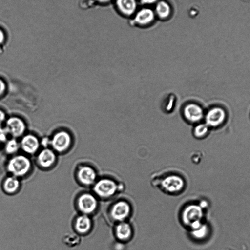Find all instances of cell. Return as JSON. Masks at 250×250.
I'll use <instances>...</instances> for the list:
<instances>
[{
	"instance_id": "e0dca14e",
	"label": "cell",
	"mask_w": 250,
	"mask_h": 250,
	"mask_svg": "<svg viewBox=\"0 0 250 250\" xmlns=\"http://www.w3.org/2000/svg\"><path fill=\"white\" fill-rule=\"evenodd\" d=\"M116 6L121 13L129 16L134 13L137 4L133 0H120L116 1Z\"/></svg>"
},
{
	"instance_id": "5bb4252c",
	"label": "cell",
	"mask_w": 250,
	"mask_h": 250,
	"mask_svg": "<svg viewBox=\"0 0 250 250\" xmlns=\"http://www.w3.org/2000/svg\"><path fill=\"white\" fill-rule=\"evenodd\" d=\"M115 236L120 241H127L132 234V228L129 224L123 221L119 222L115 228Z\"/></svg>"
},
{
	"instance_id": "7402d4cb",
	"label": "cell",
	"mask_w": 250,
	"mask_h": 250,
	"mask_svg": "<svg viewBox=\"0 0 250 250\" xmlns=\"http://www.w3.org/2000/svg\"><path fill=\"white\" fill-rule=\"evenodd\" d=\"M81 238L74 233H68L64 236L63 242L69 247H73L77 245L80 242Z\"/></svg>"
},
{
	"instance_id": "4fadbf2b",
	"label": "cell",
	"mask_w": 250,
	"mask_h": 250,
	"mask_svg": "<svg viewBox=\"0 0 250 250\" xmlns=\"http://www.w3.org/2000/svg\"><path fill=\"white\" fill-rule=\"evenodd\" d=\"M183 114L188 121L195 123L202 119L203 117V111L199 105L194 104H189L185 106Z\"/></svg>"
},
{
	"instance_id": "603a6c76",
	"label": "cell",
	"mask_w": 250,
	"mask_h": 250,
	"mask_svg": "<svg viewBox=\"0 0 250 250\" xmlns=\"http://www.w3.org/2000/svg\"><path fill=\"white\" fill-rule=\"evenodd\" d=\"M208 129V126L206 124H199L194 129V134L197 137H201L207 133Z\"/></svg>"
},
{
	"instance_id": "ffe728a7",
	"label": "cell",
	"mask_w": 250,
	"mask_h": 250,
	"mask_svg": "<svg viewBox=\"0 0 250 250\" xmlns=\"http://www.w3.org/2000/svg\"><path fill=\"white\" fill-rule=\"evenodd\" d=\"M20 148V142L16 138H11L5 142L4 150L9 155L15 154Z\"/></svg>"
},
{
	"instance_id": "4316f807",
	"label": "cell",
	"mask_w": 250,
	"mask_h": 250,
	"mask_svg": "<svg viewBox=\"0 0 250 250\" xmlns=\"http://www.w3.org/2000/svg\"><path fill=\"white\" fill-rule=\"evenodd\" d=\"M5 121V114L2 110L0 109V127L2 126L3 123Z\"/></svg>"
},
{
	"instance_id": "9c48e42d",
	"label": "cell",
	"mask_w": 250,
	"mask_h": 250,
	"mask_svg": "<svg viewBox=\"0 0 250 250\" xmlns=\"http://www.w3.org/2000/svg\"><path fill=\"white\" fill-rule=\"evenodd\" d=\"M163 188L167 192H177L181 191L184 186L183 179L177 175H170L165 178L161 183Z\"/></svg>"
},
{
	"instance_id": "ac0fdd59",
	"label": "cell",
	"mask_w": 250,
	"mask_h": 250,
	"mask_svg": "<svg viewBox=\"0 0 250 250\" xmlns=\"http://www.w3.org/2000/svg\"><path fill=\"white\" fill-rule=\"evenodd\" d=\"M20 185L19 179L13 176L6 177L3 183V189L8 194H12L16 192Z\"/></svg>"
},
{
	"instance_id": "8992f818",
	"label": "cell",
	"mask_w": 250,
	"mask_h": 250,
	"mask_svg": "<svg viewBox=\"0 0 250 250\" xmlns=\"http://www.w3.org/2000/svg\"><path fill=\"white\" fill-rule=\"evenodd\" d=\"M77 205L83 214L88 215L94 212L97 209L98 202L95 196L89 193L80 195L77 200Z\"/></svg>"
},
{
	"instance_id": "f1b7e54d",
	"label": "cell",
	"mask_w": 250,
	"mask_h": 250,
	"mask_svg": "<svg viewBox=\"0 0 250 250\" xmlns=\"http://www.w3.org/2000/svg\"><path fill=\"white\" fill-rule=\"evenodd\" d=\"M155 2V1H154V0H152V1H150V0H148V1H142V2L143 3H149V4H150V3H152L153 2Z\"/></svg>"
},
{
	"instance_id": "2e32d148",
	"label": "cell",
	"mask_w": 250,
	"mask_h": 250,
	"mask_svg": "<svg viewBox=\"0 0 250 250\" xmlns=\"http://www.w3.org/2000/svg\"><path fill=\"white\" fill-rule=\"evenodd\" d=\"M154 19L153 11L149 8H143L136 14L134 21L140 25H146L153 21Z\"/></svg>"
},
{
	"instance_id": "3957f363",
	"label": "cell",
	"mask_w": 250,
	"mask_h": 250,
	"mask_svg": "<svg viewBox=\"0 0 250 250\" xmlns=\"http://www.w3.org/2000/svg\"><path fill=\"white\" fill-rule=\"evenodd\" d=\"M50 146L55 152L62 153L66 151L72 143V138L67 131L61 130L55 133L50 139Z\"/></svg>"
},
{
	"instance_id": "5b68a950",
	"label": "cell",
	"mask_w": 250,
	"mask_h": 250,
	"mask_svg": "<svg viewBox=\"0 0 250 250\" xmlns=\"http://www.w3.org/2000/svg\"><path fill=\"white\" fill-rule=\"evenodd\" d=\"M4 128L8 135L12 138L17 139L24 135L26 126L23 120L19 117L13 116L6 120Z\"/></svg>"
},
{
	"instance_id": "44dd1931",
	"label": "cell",
	"mask_w": 250,
	"mask_h": 250,
	"mask_svg": "<svg viewBox=\"0 0 250 250\" xmlns=\"http://www.w3.org/2000/svg\"><path fill=\"white\" fill-rule=\"evenodd\" d=\"M192 236L197 239H202L205 238L208 233V228L204 225L202 224L200 227L191 229Z\"/></svg>"
},
{
	"instance_id": "7c38bea8",
	"label": "cell",
	"mask_w": 250,
	"mask_h": 250,
	"mask_svg": "<svg viewBox=\"0 0 250 250\" xmlns=\"http://www.w3.org/2000/svg\"><path fill=\"white\" fill-rule=\"evenodd\" d=\"M225 119L224 110L219 107L210 110L206 116V124L208 126H216L220 125Z\"/></svg>"
},
{
	"instance_id": "ba28073f",
	"label": "cell",
	"mask_w": 250,
	"mask_h": 250,
	"mask_svg": "<svg viewBox=\"0 0 250 250\" xmlns=\"http://www.w3.org/2000/svg\"><path fill=\"white\" fill-rule=\"evenodd\" d=\"M20 148L26 153L33 154L37 152L40 141L34 135L27 134L22 136L20 142Z\"/></svg>"
},
{
	"instance_id": "d4e9b609",
	"label": "cell",
	"mask_w": 250,
	"mask_h": 250,
	"mask_svg": "<svg viewBox=\"0 0 250 250\" xmlns=\"http://www.w3.org/2000/svg\"><path fill=\"white\" fill-rule=\"evenodd\" d=\"M50 139L47 137H45L43 138L40 142V145H42L44 147V148H48V146L50 145Z\"/></svg>"
},
{
	"instance_id": "6da1fadb",
	"label": "cell",
	"mask_w": 250,
	"mask_h": 250,
	"mask_svg": "<svg viewBox=\"0 0 250 250\" xmlns=\"http://www.w3.org/2000/svg\"><path fill=\"white\" fill-rule=\"evenodd\" d=\"M7 170L12 176L17 178L26 175L31 167L30 160L23 155H15L7 162Z\"/></svg>"
},
{
	"instance_id": "277c9868",
	"label": "cell",
	"mask_w": 250,
	"mask_h": 250,
	"mask_svg": "<svg viewBox=\"0 0 250 250\" xmlns=\"http://www.w3.org/2000/svg\"><path fill=\"white\" fill-rule=\"evenodd\" d=\"M202 216V208L199 205L191 204L184 209L182 219L185 224L191 228L194 224L201 222Z\"/></svg>"
},
{
	"instance_id": "8fae6325",
	"label": "cell",
	"mask_w": 250,
	"mask_h": 250,
	"mask_svg": "<svg viewBox=\"0 0 250 250\" xmlns=\"http://www.w3.org/2000/svg\"><path fill=\"white\" fill-rule=\"evenodd\" d=\"M56 160L55 152L52 149L44 148L38 154L37 162L42 167L47 168L52 167Z\"/></svg>"
},
{
	"instance_id": "52a82bcc",
	"label": "cell",
	"mask_w": 250,
	"mask_h": 250,
	"mask_svg": "<svg viewBox=\"0 0 250 250\" xmlns=\"http://www.w3.org/2000/svg\"><path fill=\"white\" fill-rule=\"evenodd\" d=\"M131 212L129 204L125 201H119L112 207L110 215L112 219L119 222L125 221Z\"/></svg>"
},
{
	"instance_id": "cb8c5ba5",
	"label": "cell",
	"mask_w": 250,
	"mask_h": 250,
	"mask_svg": "<svg viewBox=\"0 0 250 250\" xmlns=\"http://www.w3.org/2000/svg\"><path fill=\"white\" fill-rule=\"evenodd\" d=\"M8 133L4 127H0V142L5 143L7 140Z\"/></svg>"
},
{
	"instance_id": "9a60e30c",
	"label": "cell",
	"mask_w": 250,
	"mask_h": 250,
	"mask_svg": "<svg viewBox=\"0 0 250 250\" xmlns=\"http://www.w3.org/2000/svg\"><path fill=\"white\" fill-rule=\"evenodd\" d=\"M74 227L78 233L80 234L86 233L91 228V220L87 215L82 214L76 218Z\"/></svg>"
},
{
	"instance_id": "484cf974",
	"label": "cell",
	"mask_w": 250,
	"mask_h": 250,
	"mask_svg": "<svg viewBox=\"0 0 250 250\" xmlns=\"http://www.w3.org/2000/svg\"><path fill=\"white\" fill-rule=\"evenodd\" d=\"M6 88L5 83L0 79V97L4 93Z\"/></svg>"
},
{
	"instance_id": "83f0119b",
	"label": "cell",
	"mask_w": 250,
	"mask_h": 250,
	"mask_svg": "<svg viewBox=\"0 0 250 250\" xmlns=\"http://www.w3.org/2000/svg\"><path fill=\"white\" fill-rule=\"evenodd\" d=\"M4 39V34L3 31L1 29H0V45L3 42Z\"/></svg>"
},
{
	"instance_id": "30bf717a",
	"label": "cell",
	"mask_w": 250,
	"mask_h": 250,
	"mask_svg": "<svg viewBox=\"0 0 250 250\" xmlns=\"http://www.w3.org/2000/svg\"><path fill=\"white\" fill-rule=\"evenodd\" d=\"M77 177L81 184L84 186H90L95 183L97 174L91 167L83 166L78 170Z\"/></svg>"
},
{
	"instance_id": "f546056e",
	"label": "cell",
	"mask_w": 250,
	"mask_h": 250,
	"mask_svg": "<svg viewBox=\"0 0 250 250\" xmlns=\"http://www.w3.org/2000/svg\"><path fill=\"white\" fill-rule=\"evenodd\" d=\"M1 144V143L0 142V147Z\"/></svg>"
},
{
	"instance_id": "7a4b0ae2",
	"label": "cell",
	"mask_w": 250,
	"mask_h": 250,
	"mask_svg": "<svg viewBox=\"0 0 250 250\" xmlns=\"http://www.w3.org/2000/svg\"><path fill=\"white\" fill-rule=\"evenodd\" d=\"M118 187L116 183L109 179H102L95 183L93 190L95 193L102 198H107L113 196Z\"/></svg>"
},
{
	"instance_id": "d6986e66",
	"label": "cell",
	"mask_w": 250,
	"mask_h": 250,
	"mask_svg": "<svg viewBox=\"0 0 250 250\" xmlns=\"http://www.w3.org/2000/svg\"><path fill=\"white\" fill-rule=\"evenodd\" d=\"M155 11L160 18L165 19L169 16L171 8L167 3L164 1H160L157 3Z\"/></svg>"
}]
</instances>
